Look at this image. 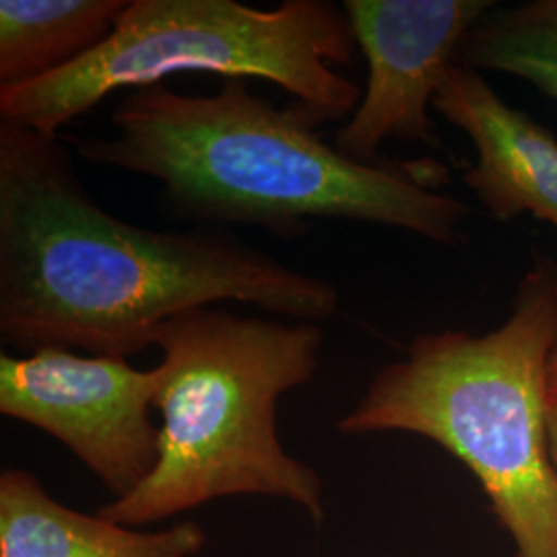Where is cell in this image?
<instances>
[{"label": "cell", "mask_w": 557, "mask_h": 557, "mask_svg": "<svg viewBox=\"0 0 557 557\" xmlns=\"http://www.w3.org/2000/svg\"><path fill=\"white\" fill-rule=\"evenodd\" d=\"M156 391V368L137 370L122 358H85L64 347L0 356V413L59 440L112 499L133 494L158 465Z\"/></svg>", "instance_id": "8992f818"}, {"label": "cell", "mask_w": 557, "mask_h": 557, "mask_svg": "<svg viewBox=\"0 0 557 557\" xmlns=\"http://www.w3.org/2000/svg\"><path fill=\"white\" fill-rule=\"evenodd\" d=\"M358 44L345 9L285 0L255 9L236 0H128L112 36L44 79L0 89V120L59 137L69 122L120 89L160 85L178 73L264 79L289 91L319 122L356 112L361 89L338 75Z\"/></svg>", "instance_id": "5b68a950"}, {"label": "cell", "mask_w": 557, "mask_h": 557, "mask_svg": "<svg viewBox=\"0 0 557 557\" xmlns=\"http://www.w3.org/2000/svg\"><path fill=\"white\" fill-rule=\"evenodd\" d=\"M153 345L163 354L156 368L158 465L98 515L139 529L213 499L267 496L296 504L320 524L319 471L292 457L277 434L278 398L317 374L319 324L207 306L165 320Z\"/></svg>", "instance_id": "277c9868"}, {"label": "cell", "mask_w": 557, "mask_h": 557, "mask_svg": "<svg viewBox=\"0 0 557 557\" xmlns=\"http://www.w3.org/2000/svg\"><path fill=\"white\" fill-rule=\"evenodd\" d=\"M322 122L298 101L277 108L246 79L213 96L165 85L131 89L112 112L114 135L73 139L81 160L161 184V202L182 220L262 227L296 239L314 220L397 227L455 244L467 202L432 184V163H359L320 137Z\"/></svg>", "instance_id": "7a4b0ae2"}, {"label": "cell", "mask_w": 557, "mask_h": 557, "mask_svg": "<svg viewBox=\"0 0 557 557\" xmlns=\"http://www.w3.org/2000/svg\"><path fill=\"white\" fill-rule=\"evenodd\" d=\"M547 423H549V444H552V455L557 467V397H549V407H547Z\"/></svg>", "instance_id": "7c38bea8"}, {"label": "cell", "mask_w": 557, "mask_h": 557, "mask_svg": "<svg viewBox=\"0 0 557 557\" xmlns=\"http://www.w3.org/2000/svg\"><path fill=\"white\" fill-rule=\"evenodd\" d=\"M432 108L460 128L478 161L467 186L498 221L529 213L557 232V137L502 100L478 71L455 64Z\"/></svg>", "instance_id": "ba28073f"}, {"label": "cell", "mask_w": 557, "mask_h": 557, "mask_svg": "<svg viewBox=\"0 0 557 557\" xmlns=\"http://www.w3.org/2000/svg\"><path fill=\"white\" fill-rule=\"evenodd\" d=\"M556 349L557 262L539 255L498 329L413 338L337 430L432 440L478 479L515 557H557V467L547 423Z\"/></svg>", "instance_id": "3957f363"}, {"label": "cell", "mask_w": 557, "mask_h": 557, "mask_svg": "<svg viewBox=\"0 0 557 557\" xmlns=\"http://www.w3.org/2000/svg\"><path fill=\"white\" fill-rule=\"evenodd\" d=\"M492 0H347L343 9L368 62L356 112L335 135L349 160L380 163L384 140L434 145L430 108L469 32Z\"/></svg>", "instance_id": "52a82bcc"}, {"label": "cell", "mask_w": 557, "mask_h": 557, "mask_svg": "<svg viewBox=\"0 0 557 557\" xmlns=\"http://www.w3.org/2000/svg\"><path fill=\"white\" fill-rule=\"evenodd\" d=\"M457 62L529 81L557 101V0L492 9L462 41Z\"/></svg>", "instance_id": "8fae6325"}, {"label": "cell", "mask_w": 557, "mask_h": 557, "mask_svg": "<svg viewBox=\"0 0 557 557\" xmlns=\"http://www.w3.org/2000/svg\"><path fill=\"white\" fill-rule=\"evenodd\" d=\"M338 299L331 281L232 236L114 218L59 137L0 120V337L9 347L126 359L188 310L242 301L319 324Z\"/></svg>", "instance_id": "6da1fadb"}, {"label": "cell", "mask_w": 557, "mask_h": 557, "mask_svg": "<svg viewBox=\"0 0 557 557\" xmlns=\"http://www.w3.org/2000/svg\"><path fill=\"white\" fill-rule=\"evenodd\" d=\"M549 397H557V349L549 363Z\"/></svg>", "instance_id": "4fadbf2b"}, {"label": "cell", "mask_w": 557, "mask_h": 557, "mask_svg": "<svg viewBox=\"0 0 557 557\" xmlns=\"http://www.w3.org/2000/svg\"><path fill=\"white\" fill-rule=\"evenodd\" d=\"M205 543L193 520L140 531L69 508L32 471L0 473V557H195Z\"/></svg>", "instance_id": "9c48e42d"}, {"label": "cell", "mask_w": 557, "mask_h": 557, "mask_svg": "<svg viewBox=\"0 0 557 557\" xmlns=\"http://www.w3.org/2000/svg\"><path fill=\"white\" fill-rule=\"evenodd\" d=\"M128 0H0V89L71 66L108 40Z\"/></svg>", "instance_id": "30bf717a"}]
</instances>
